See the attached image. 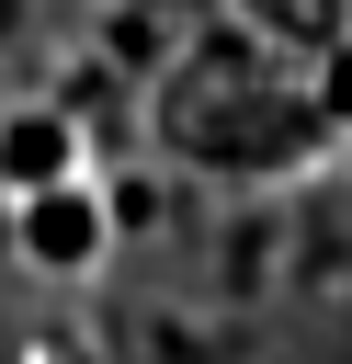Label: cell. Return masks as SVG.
Instances as JSON below:
<instances>
[{
	"mask_svg": "<svg viewBox=\"0 0 352 364\" xmlns=\"http://www.w3.org/2000/svg\"><path fill=\"white\" fill-rule=\"evenodd\" d=\"M11 239H23L34 273H91V262L114 250V205H102L91 182H57V193H34V205L11 216Z\"/></svg>",
	"mask_w": 352,
	"mask_h": 364,
	"instance_id": "cell-1",
	"label": "cell"
},
{
	"mask_svg": "<svg viewBox=\"0 0 352 364\" xmlns=\"http://www.w3.org/2000/svg\"><path fill=\"white\" fill-rule=\"evenodd\" d=\"M0 182L34 205V193H57V182H91V148H79V125L57 114V102H23V114H0Z\"/></svg>",
	"mask_w": 352,
	"mask_h": 364,
	"instance_id": "cell-2",
	"label": "cell"
}]
</instances>
